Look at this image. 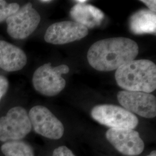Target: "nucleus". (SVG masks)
I'll list each match as a JSON object with an SVG mask.
<instances>
[{"instance_id":"nucleus-1","label":"nucleus","mask_w":156,"mask_h":156,"mask_svg":"<svg viewBox=\"0 0 156 156\" xmlns=\"http://www.w3.org/2000/svg\"><path fill=\"white\" fill-rule=\"evenodd\" d=\"M139 46L133 39L123 37L100 40L87 52L90 65L99 71H111L135 60Z\"/></svg>"},{"instance_id":"nucleus-2","label":"nucleus","mask_w":156,"mask_h":156,"mask_svg":"<svg viewBox=\"0 0 156 156\" xmlns=\"http://www.w3.org/2000/svg\"><path fill=\"white\" fill-rule=\"evenodd\" d=\"M115 79L126 91L151 93L156 89V64L149 60H134L116 69Z\"/></svg>"},{"instance_id":"nucleus-3","label":"nucleus","mask_w":156,"mask_h":156,"mask_svg":"<svg viewBox=\"0 0 156 156\" xmlns=\"http://www.w3.org/2000/svg\"><path fill=\"white\" fill-rule=\"evenodd\" d=\"M69 72V68L66 65L53 67L50 62L45 64L38 68L34 73V87L37 91L45 96L57 95L64 89L66 84L62 74Z\"/></svg>"},{"instance_id":"nucleus-4","label":"nucleus","mask_w":156,"mask_h":156,"mask_svg":"<svg viewBox=\"0 0 156 156\" xmlns=\"http://www.w3.org/2000/svg\"><path fill=\"white\" fill-rule=\"evenodd\" d=\"M32 126L27 111L21 106L10 109L0 117V141L20 140L31 131Z\"/></svg>"},{"instance_id":"nucleus-5","label":"nucleus","mask_w":156,"mask_h":156,"mask_svg":"<svg viewBox=\"0 0 156 156\" xmlns=\"http://www.w3.org/2000/svg\"><path fill=\"white\" fill-rule=\"evenodd\" d=\"M40 21L39 13L29 2L7 19V33L13 39H25L37 29Z\"/></svg>"},{"instance_id":"nucleus-6","label":"nucleus","mask_w":156,"mask_h":156,"mask_svg":"<svg viewBox=\"0 0 156 156\" xmlns=\"http://www.w3.org/2000/svg\"><path fill=\"white\" fill-rule=\"evenodd\" d=\"M92 117L102 125L111 128L133 129L139 123L137 117L124 108L114 105L95 106L91 112Z\"/></svg>"},{"instance_id":"nucleus-7","label":"nucleus","mask_w":156,"mask_h":156,"mask_svg":"<svg viewBox=\"0 0 156 156\" xmlns=\"http://www.w3.org/2000/svg\"><path fill=\"white\" fill-rule=\"evenodd\" d=\"M28 114L32 128L37 134L50 140H59L62 136L64 133L62 123L47 108L34 106Z\"/></svg>"},{"instance_id":"nucleus-8","label":"nucleus","mask_w":156,"mask_h":156,"mask_svg":"<svg viewBox=\"0 0 156 156\" xmlns=\"http://www.w3.org/2000/svg\"><path fill=\"white\" fill-rule=\"evenodd\" d=\"M117 100L124 109L145 118L156 116V97L150 93L123 90L117 94Z\"/></svg>"},{"instance_id":"nucleus-9","label":"nucleus","mask_w":156,"mask_h":156,"mask_svg":"<svg viewBox=\"0 0 156 156\" xmlns=\"http://www.w3.org/2000/svg\"><path fill=\"white\" fill-rule=\"evenodd\" d=\"M106 137L117 151L126 156H138L145 147L138 132L132 129L110 128L106 132Z\"/></svg>"},{"instance_id":"nucleus-10","label":"nucleus","mask_w":156,"mask_h":156,"mask_svg":"<svg viewBox=\"0 0 156 156\" xmlns=\"http://www.w3.org/2000/svg\"><path fill=\"white\" fill-rule=\"evenodd\" d=\"M89 29L80 23L63 21L51 24L45 33V41L53 45H64L84 38Z\"/></svg>"},{"instance_id":"nucleus-11","label":"nucleus","mask_w":156,"mask_h":156,"mask_svg":"<svg viewBox=\"0 0 156 156\" xmlns=\"http://www.w3.org/2000/svg\"><path fill=\"white\" fill-rule=\"evenodd\" d=\"M27 57L20 48L0 40V68L7 72L20 71L26 65Z\"/></svg>"},{"instance_id":"nucleus-12","label":"nucleus","mask_w":156,"mask_h":156,"mask_svg":"<svg viewBox=\"0 0 156 156\" xmlns=\"http://www.w3.org/2000/svg\"><path fill=\"white\" fill-rule=\"evenodd\" d=\"M70 15L76 22L87 28L99 26L104 18L102 12L95 6L84 4H77L70 11Z\"/></svg>"},{"instance_id":"nucleus-13","label":"nucleus","mask_w":156,"mask_h":156,"mask_svg":"<svg viewBox=\"0 0 156 156\" xmlns=\"http://www.w3.org/2000/svg\"><path fill=\"white\" fill-rule=\"evenodd\" d=\"M129 28L135 34L155 33L156 13L142 9L135 13L129 20Z\"/></svg>"},{"instance_id":"nucleus-14","label":"nucleus","mask_w":156,"mask_h":156,"mask_svg":"<svg viewBox=\"0 0 156 156\" xmlns=\"http://www.w3.org/2000/svg\"><path fill=\"white\" fill-rule=\"evenodd\" d=\"M1 150L5 156H34L33 147L22 140L4 142Z\"/></svg>"},{"instance_id":"nucleus-15","label":"nucleus","mask_w":156,"mask_h":156,"mask_svg":"<svg viewBox=\"0 0 156 156\" xmlns=\"http://www.w3.org/2000/svg\"><path fill=\"white\" fill-rule=\"evenodd\" d=\"M20 8L16 2L8 3L6 1L0 0V23L6 21L8 17L15 13Z\"/></svg>"},{"instance_id":"nucleus-16","label":"nucleus","mask_w":156,"mask_h":156,"mask_svg":"<svg viewBox=\"0 0 156 156\" xmlns=\"http://www.w3.org/2000/svg\"><path fill=\"white\" fill-rule=\"evenodd\" d=\"M52 156H75L73 151L65 146H62L55 149Z\"/></svg>"},{"instance_id":"nucleus-17","label":"nucleus","mask_w":156,"mask_h":156,"mask_svg":"<svg viewBox=\"0 0 156 156\" xmlns=\"http://www.w3.org/2000/svg\"><path fill=\"white\" fill-rule=\"evenodd\" d=\"M9 88V82L7 78L0 75V101L5 95Z\"/></svg>"},{"instance_id":"nucleus-18","label":"nucleus","mask_w":156,"mask_h":156,"mask_svg":"<svg viewBox=\"0 0 156 156\" xmlns=\"http://www.w3.org/2000/svg\"><path fill=\"white\" fill-rule=\"evenodd\" d=\"M142 2L144 3L147 6L149 11L156 13V1L155 0H142Z\"/></svg>"},{"instance_id":"nucleus-19","label":"nucleus","mask_w":156,"mask_h":156,"mask_svg":"<svg viewBox=\"0 0 156 156\" xmlns=\"http://www.w3.org/2000/svg\"><path fill=\"white\" fill-rule=\"evenodd\" d=\"M76 2H77V4H84L86 3L87 2V1L86 0H76L75 1Z\"/></svg>"},{"instance_id":"nucleus-20","label":"nucleus","mask_w":156,"mask_h":156,"mask_svg":"<svg viewBox=\"0 0 156 156\" xmlns=\"http://www.w3.org/2000/svg\"><path fill=\"white\" fill-rule=\"evenodd\" d=\"M39 2H42V3H50L52 1L50 0H42V1H39Z\"/></svg>"},{"instance_id":"nucleus-21","label":"nucleus","mask_w":156,"mask_h":156,"mask_svg":"<svg viewBox=\"0 0 156 156\" xmlns=\"http://www.w3.org/2000/svg\"><path fill=\"white\" fill-rule=\"evenodd\" d=\"M146 156H156V151H152L149 155H147Z\"/></svg>"}]
</instances>
